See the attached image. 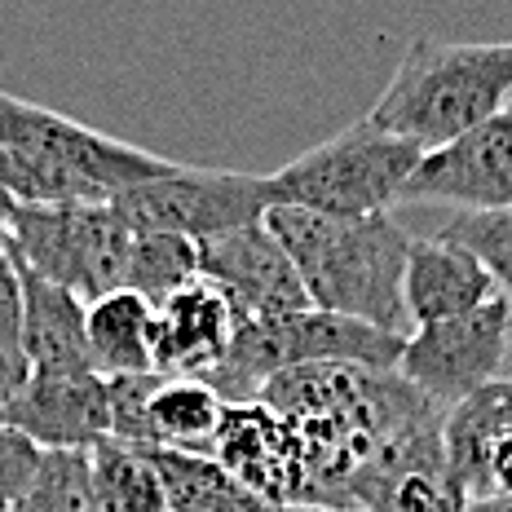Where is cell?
Returning <instances> with one entry per match:
<instances>
[{
	"mask_svg": "<svg viewBox=\"0 0 512 512\" xmlns=\"http://www.w3.org/2000/svg\"><path fill=\"white\" fill-rule=\"evenodd\" d=\"M265 230L292 256L314 309L371 323L380 332L407 336L411 318L402 305L411 234L389 217H318L305 208H265Z\"/></svg>",
	"mask_w": 512,
	"mask_h": 512,
	"instance_id": "1",
	"label": "cell"
},
{
	"mask_svg": "<svg viewBox=\"0 0 512 512\" xmlns=\"http://www.w3.org/2000/svg\"><path fill=\"white\" fill-rule=\"evenodd\" d=\"M173 159L0 89V186L14 204H111Z\"/></svg>",
	"mask_w": 512,
	"mask_h": 512,
	"instance_id": "2",
	"label": "cell"
},
{
	"mask_svg": "<svg viewBox=\"0 0 512 512\" xmlns=\"http://www.w3.org/2000/svg\"><path fill=\"white\" fill-rule=\"evenodd\" d=\"M512 102V40H437L420 36L389 76L371 124L407 137L424 155L495 120Z\"/></svg>",
	"mask_w": 512,
	"mask_h": 512,
	"instance_id": "3",
	"label": "cell"
},
{
	"mask_svg": "<svg viewBox=\"0 0 512 512\" xmlns=\"http://www.w3.org/2000/svg\"><path fill=\"white\" fill-rule=\"evenodd\" d=\"M420 159L424 151L407 137L358 120L270 173L265 190H270V208L283 204L318 217H376L398 204Z\"/></svg>",
	"mask_w": 512,
	"mask_h": 512,
	"instance_id": "4",
	"label": "cell"
},
{
	"mask_svg": "<svg viewBox=\"0 0 512 512\" xmlns=\"http://www.w3.org/2000/svg\"><path fill=\"white\" fill-rule=\"evenodd\" d=\"M133 230L111 204H14L5 252L84 305L124 287Z\"/></svg>",
	"mask_w": 512,
	"mask_h": 512,
	"instance_id": "5",
	"label": "cell"
},
{
	"mask_svg": "<svg viewBox=\"0 0 512 512\" xmlns=\"http://www.w3.org/2000/svg\"><path fill=\"white\" fill-rule=\"evenodd\" d=\"M111 208L133 234H181V239L204 243L217 234L256 226L270 208V190L256 173L173 164L168 173L115 195Z\"/></svg>",
	"mask_w": 512,
	"mask_h": 512,
	"instance_id": "6",
	"label": "cell"
},
{
	"mask_svg": "<svg viewBox=\"0 0 512 512\" xmlns=\"http://www.w3.org/2000/svg\"><path fill=\"white\" fill-rule=\"evenodd\" d=\"M508 340H512V301L499 292L495 301H486L473 314L415 327L402 340L398 376L420 398H429L437 411H446L473 389L499 380V367L508 358Z\"/></svg>",
	"mask_w": 512,
	"mask_h": 512,
	"instance_id": "7",
	"label": "cell"
},
{
	"mask_svg": "<svg viewBox=\"0 0 512 512\" xmlns=\"http://www.w3.org/2000/svg\"><path fill=\"white\" fill-rule=\"evenodd\" d=\"M398 204H451L460 212L512 208V111H499L424 155Z\"/></svg>",
	"mask_w": 512,
	"mask_h": 512,
	"instance_id": "8",
	"label": "cell"
},
{
	"mask_svg": "<svg viewBox=\"0 0 512 512\" xmlns=\"http://www.w3.org/2000/svg\"><path fill=\"white\" fill-rule=\"evenodd\" d=\"M199 279H208L230 301L234 318H279L314 309L292 256L279 248L265 221L199 243Z\"/></svg>",
	"mask_w": 512,
	"mask_h": 512,
	"instance_id": "9",
	"label": "cell"
},
{
	"mask_svg": "<svg viewBox=\"0 0 512 512\" xmlns=\"http://www.w3.org/2000/svg\"><path fill=\"white\" fill-rule=\"evenodd\" d=\"M208 455L265 508H301L305 473L287 424L261 402H234L221 411Z\"/></svg>",
	"mask_w": 512,
	"mask_h": 512,
	"instance_id": "10",
	"label": "cell"
},
{
	"mask_svg": "<svg viewBox=\"0 0 512 512\" xmlns=\"http://www.w3.org/2000/svg\"><path fill=\"white\" fill-rule=\"evenodd\" d=\"M0 420L27 433L40 451H93L111 437L106 380L89 376H27L0 398Z\"/></svg>",
	"mask_w": 512,
	"mask_h": 512,
	"instance_id": "11",
	"label": "cell"
},
{
	"mask_svg": "<svg viewBox=\"0 0 512 512\" xmlns=\"http://www.w3.org/2000/svg\"><path fill=\"white\" fill-rule=\"evenodd\" d=\"M234 327H239V318H234L230 301L208 279L181 287L173 301L155 309V340H151L155 376L204 380L226 358Z\"/></svg>",
	"mask_w": 512,
	"mask_h": 512,
	"instance_id": "12",
	"label": "cell"
},
{
	"mask_svg": "<svg viewBox=\"0 0 512 512\" xmlns=\"http://www.w3.org/2000/svg\"><path fill=\"white\" fill-rule=\"evenodd\" d=\"M495 296L499 283L468 248L442 239V234L411 239L407 270H402V305H407V318L415 327L473 314Z\"/></svg>",
	"mask_w": 512,
	"mask_h": 512,
	"instance_id": "13",
	"label": "cell"
},
{
	"mask_svg": "<svg viewBox=\"0 0 512 512\" xmlns=\"http://www.w3.org/2000/svg\"><path fill=\"white\" fill-rule=\"evenodd\" d=\"M18 265V261H14ZM18 283H23V354L31 376H89V327L84 314L89 305L67 287L40 279L18 265Z\"/></svg>",
	"mask_w": 512,
	"mask_h": 512,
	"instance_id": "14",
	"label": "cell"
},
{
	"mask_svg": "<svg viewBox=\"0 0 512 512\" xmlns=\"http://www.w3.org/2000/svg\"><path fill=\"white\" fill-rule=\"evenodd\" d=\"M504 433H512V380H490L442 411L446 464L464 490V504L486 495V460Z\"/></svg>",
	"mask_w": 512,
	"mask_h": 512,
	"instance_id": "15",
	"label": "cell"
},
{
	"mask_svg": "<svg viewBox=\"0 0 512 512\" xmlns=\"http://www.w3.org/2000/svg\"><path fill=\"white\" fill-rule=\"evenodd\" d=\"M89 327V354L98 376H146L151 367V340H155V309L133 292H111L89 305L84 314Z\"/></svg>",
	"mask_w": 512,
	"mask_h": 512,
	"instance_id": "16",
	"label": "cell"
},
{
	"mask_svg": "<svg viewBox=\"0 0 512 512\" xmlns=\"http://www.w3.org/2000/svg\"><path fill=\"white\" fill-rule=\"evenodd\" d=\"M151 464L164 486L168 512H270L243 490L234 477L204 451H177V446H151Z\"/></svg>",
	"mask_w": 512,
	"mask_h": 512,
	"instance_id": "17",
	"label": "cell"
},
{
	"mask_svg": "<svg viewBox=\"0 0 512 512\" xmlns=\"http://www.w3.org/2000/svg\"><path fill=\"white\" fill-rule=\"evenodd\" d=\"M221 411H226V402L204 380L190 376H159L151 407H146L155 446H177V451H204V455L221 424Z\"/></svg>",
	"mask_w": 512,
	"mask_h": 512,
	"instance_id": "18",
	"label": "cell"
},
{
	"mask_svg": "<svg viewBox=\"0 0 512 512\" xmlns=\"http://www.w3.org/2000/svg\"><path fill=\"white\" fill-rule=\"evenodd\" d=\"M199 279V243L181 234H133L124 265V292L142 296L151 309L173 301L181 287Z\"/></svg>",
	"mask_w": 512,
	"mask_h": 512,
	"instance_id": "19",
	"label": "cell"
},
{
	"mask_svg": "<svg viewBox=\"0 0 512 512\" xmlns=\"http://www.w3.org/2000/svg\"><path fill=\"white\" fill-rule=\"evenodd\" d=\"M89 464L102 512H168L164 486H159V473L146 451L106 437L89 451Z\"/></svg>",
	"mask_w": 512,
	"mask_h": 512,
	"instance_id": "20",
	"label": "cell"
},
{
	"mask_svg": "<svg viewBox=\"0 0 512 512\" xmlns=\"http://www.w3.org/2000/svg\"><path fill=\"white\" fill-rule=\"evenodd\" d=\"M9 512H102L89 451H45Z\"/></svg>",
	"mask_w": 512,
	"mask_h": 512,
	"instance_id": "21",
	"label": "cell"
},
{
	"mask_svg": "<svg viewBox=\"0 0 512 512\" xmlns=\"http://www.w3.org/2000/svg\"><path fill=\"white\" fill-rule=\"evenodd\" d=\"M437 234L473 252L477 261L490 270V279L499 283V292L512 301V208H499V212H455V217L446 221Z\"/></svg>",
	"mask_w": 512,
	"mask_h": 512,
	"instance_id": "22",
	"label": "cell"
},
{
	"mask_svg": "<svg viewBox=\"0 0 512 512\" xmlns=\"http://www.w3.org/2000/svg\"><path fill=\"white\" fill-rule=\"evenodd\" d=\"M106 380V411H111V442L137 446V451H151L155 446V429H151V393L159 376H102Z\"/></svg>",
	"mask_w": 512,
	"mask_h": 512,
	"instance_id": "23",
	"label": "cell"
},
{
	"mask_svg": "<svg viewBox=\"0 0 512 512\" xmlns=\"http://www.w3.org/2000/svg\"><path fill=\"white\" fill-rule=\"evenodd\" d=\"M31 376L23 354V283L9 252H0V393H14Z\"/></svg>",
	"mask_w": 512,
	"mask_h": 512,
	"instance_id": "24",
	"label": "cell"
},
{
	"mask_svg": "<svg viewBox=\"0 0 512 512\" xmlns=\"http://www.w3.org/2000/svg\"><path fill=\"white\" fill-rule=\"evenodd\" d=\"M40 446L27 433H18L14 424L0 420V512H9L18 504V495L27 490V482L36 477L40 464Z\"/></svg>",
	"mask_w": 512,
	"mask_h": 512,
	"instance_id": "25",
	"label": "cell"
},
{
	"mask_svg": "<svg viewBox=\"0 0 512 512\" xmlns=\"http://www.w3.org/2000/svg\"><path fill=\"white\" fill-rule=\"evenodd\" d=\"M486 495H512V433L499 437L486 460Z\"/></svg>",
	"mask_w": 512,
	"mask_h": 512,
	"instance_id": "26",
	"label": "cell"
},
{
	"mask_svg": "<svg viewBox=\"0 0 512 512\" xmlns=\"http://www.w3.org/2000/svg\"><path fill=\"white\" fill-rule=\"evenodd\" d=\"M460 512H512V495H477Z\"/></svg>",
	"mask_w": 512,
	"mask_h": 512,
	"instance_id": "27",
	"label": "cell"
},
{
	"mask_svg": "<svg viewBox=\"0 0 512 512\" xmlns=\"http://www.w3.org/2000/svg\"><path fill=\"white\" fill-rule=\"evenodd\" d=\"M9 217H14V199L0 186V252H5V239H9Z\"/></svg>",
	"mask_w": 512,
	"mask_h": 512,
	"instance_id": "28",
	"label": "cell"
},
{
	"mask_svg": "<svg viewBox=\"0 0 512 512\" xmlns=\"http://www.w3.org/2000/svg\"><path fill=\"white\" fill-rule=\"evenodd\" d=\"M270 512H323V508H270Z\"/></svg>",
	"mask_w": 512,
	"mask_h": 512,
	"instance_id": "29",
	"label": "cell"
},
{
	"mask_svg": "<svg viewBox=\"0 0 512 512\" xmlns=\"http://www.w3.org/2000/svg\"><path fill=\"white\" fill-rule=\"evenodd\" d=\"M0 398H5V393H0Z\"/></svg>",
	"mask_w": 512,
	"mask_h": 512,
	"instance_id": "30",
	"label": "cell"
}]
</instances>
